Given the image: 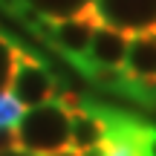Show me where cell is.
I'll return each instance as SVG.
<instances>
[{
    "label": "cell",
    "mask_w": 156,
    "mask_h": 156,
    "mask_svg": "<svg viewBox=\"0 0 156 156\" xmlns=\"http://www.w3.org/2000/svg\"><path fill=\"white\" fill-rule=\"evenodd\" d=\"M0 156H29V153H23V151H12V153H0Z\"/></svg>",
    "instance_id": "4fadbf2b"
},
{
    "label": "cell",
    "mask_w": 156,
    "mask_h": 156,
    "mask_svg": "<svg viewBox=\"0 0 156 156\" xmlns=\"http://www.w3.org/2000/svg\"><path fill=\"white\" fill-rule=\"evenodd\" d=\"M127 44H130V32L110 26V23H98L87 49V61L95 67H122L124 55H127Z\"/></svg>",
    "instance_id": "8992f818"
},
{
    "label": "cell",
    "mask_w": 156,
    "mask_h": 156,
    "mask_svg": "<svg viewBox=\"0 0 156 156\" xmlns=\"http://www.w3.org/2000/svg\"><path fill=\"white\" fill-rule=\"evenodd\" d=\"M58 156H75V153H73V151H67V153H58Z\"/></svg>",
    "instance_id": "5bb4252c"
},
{
    "label": "cell",
    "mask_w": 156,
    "mask_h": 156,
    "mask_svg": "<svg viewBox=\"0 0 156 156\" xmlns=\"http://www.w3.org/2000/svg\"><path fill=\"white\" fill-rule=\"evenodd\" d=\"M20 113H23V107L12 95H0V124H15L20 119Z\"/></svg>",
    "instance_id": "8fae6325"
},
{
    "label": "cell",
    "mask_w": 156,
    "mask_h": 156,
    "mask_svg": "<svg viewBox=\"0 0 156 156\" xmlns=\"http://www.w3.org/2000/svg\"><path fill=\"white\" fill-rule=\"evenodd\" d=\"M93 9L101 23L119 26L130 35L156 29V0H93Z\"/></svg>",
    "instance_id": "5b68a950"
},
{
    "label": "cell",
    "mask_w": 156,
    "mask_h": 156,
    "mask_svg": "<svg viewBox=\"0 0 156 156\" xmlns=\"http://www.w3.org/2000/svg\"><path fill=\"white\" fill-rule=\"evenodd\" d=\"M29 12H35L38 17L46 20H61V17H73L78 12L90 9L93 0H23Z\"/></svg>",
    "instance_id": "ba28073f"
},
{
    "label": "cell",
    "mask_w": 156,
    "mask_h": 156,
    "mask_svg": "<svg viewBox=\"0 0 156 156\" xmlns=\"http://www.w3.org/2000/svg\"><path fill=\"white\" fill-rule=\"evenodd\" d=\"M98 23L101 20H98L93 6L78 12V15H73V17L46 20V41L44 44L52 52H58L61 58H67L78 73H81V78H87L90 67H93L87 61V49H90V41H93V32H95Z\"/></svg>",
    "instance_id": "3957f363"
},
{
    "label": "cell",
    "mask_w": 156,
    "mask_h": 156,
    "mask_svg": "<svg viewBox=\"0 0 156 156\" xmlns=\"http://www.w3.org/2000/svg\"><path fill=\"white\" fill-rule=\"evenodd\" d=\"M17 49H20V41L0 32V95H6V90H9V78H12V69H15Z\"/></svg>",
    "instance_id": "9c48e42d"
},
{
    "label": "cell",
    "mask_w": 156,
    "mask_h": 156,
    "mask_svg": "<svg viewBox=\"0 0 156 156\" xmlns=\"http://www.w3.org/2000/svg\"><path fill=\"white\" fill-rule=\"evenodd\" d=\"M61 87H67V84L58 81V75L52 73L35 52L23 49V46L17 49L15 69H12V78H9V95L23 110L41 107V104H46V101H52L61 93Z\"/></svg>",
    "instance_id": "277c9868"
},
{
    "label": "cell",
    "mask_w": 156,
    "mask_h": 156,
    "mask_svg": "<svg viewBox=\"0 0 156 156\" xmlns=\"http://www.w3.org/2000/svg\"><path fill=\"white\" fill-rule=\"evenodd\" d=\"M104 119V139L98 147L75 156H156V124L139 113L95 101Z\"/></svg>",
    "instance_id": "6da1fadb"
},
{
    "label": "cell",
    "mask_w": 156,
    "mask_h": 156,
    "mask_svg": "<svg viewBox=\"0 0 156 156\" xmlns=\"http://www.w3.org/2000/svg\"><path fill=\"white\" fill-rule=\"evenodd\" d=\"M17 151V133L9 124H0V153H12Z\"/></svg>",
    "instance_id": "7c38bea8"
},
{
    "label": "cell",
    "mask_w": 156,
    "mask_h": 156,
    "mask_svg": "<svg viewBox=\"0 0 156 156\" xmlns=\"http://www.w3.org/2000/svg\"><path fill=\"white\" fill-rule=\"evenodd\" d=\"M15 124L17 151L29 156H58L69 151V110L58 98L23 110Z\"/></svg>",
    "instance_id": "7a4b0ae2"
},
{
    "label": "cell",
    "mask_w": 156,
    "mask_h": 156,
    "mask_svg": "<svg viewBox=\"0 0 156 156\" xmlns=\"http://www.w3.org/2000/svg\"><path fill=\"white\" fill-rule=\"evenodd\" d=\"M0 9L9 12L12 17H17V20H20L32 35H38V32H41V23H44V17H38L35 12H29L26 6H23V0H0Z\"/></svg>",
    "instance_id": "30bf717a"
},
{
    "label": "cell",
    "mask_w": 156,
    "mask_h": 156,
    "mask_svg": "<svg viewBox=\"0 0 156 156\" xmlns=\"http://www.w3.org/2000/svg\"><path fill=\"white\" fill-rule=\"evenodd\" d=\"M122 69L130 78H156V29L130 35Z\"/></svg>",
    "instance_id": "52a82bcc"
}]
</instances>
